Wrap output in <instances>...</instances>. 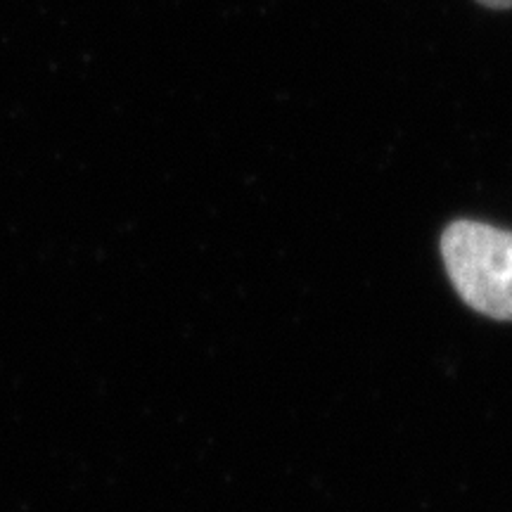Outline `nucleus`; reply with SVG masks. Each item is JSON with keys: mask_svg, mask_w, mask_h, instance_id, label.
<instances>
[{"mask_svg": "<svg viewBox=\"0 0 512 512\" xmlns=\"http://www.w3.org/2000/svg\"><path fill=\"white\" fill-rule=\"evenodd\" d=\"M441 256L460 299L484 316L512 320V233L456 221L441 235Z\"/></svg>", "mask_w": 512, "mask_h": 512, "instance_id": "nucleus-1", "label": "nucleus"}, {"mask_svg": "<svg viewBox=\"0 0 512 512\" xmlns=\"http://www.w3.org/2000/svg\"><path fill=\"white\" fill-rule=\"evenodd\" d=\"M479 5L491 10H510L512 8V0H477Z\"/></svg>", "mask_w": 512, "mask_h": 512, "instance_id": "nucleus-2", "label": "nucleus"}]
</instances>
